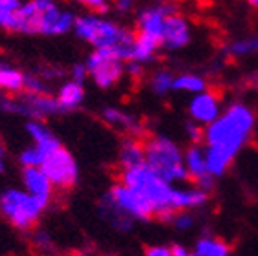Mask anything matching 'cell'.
Here are the masks:
<instances>
[{"label":"cell","mask_w":258,"mask_h":256,"mask_svg":"<svg viewBox=\"0 0 258 256\" xmlns=\"http://www.w3.org/2000/svg\"><path fill=\"white\" fill-rule=\"evenodd\" d=\"M256 115L245 103L234 101L214 123L204 128V148L209 174L218 179L229 170L242 148L253 136Z\"/></svg>","instance_id":"obj_1"},{"label":"cell","mask_w":258,"mask_h":256,"mask_svg":"<svg viewBox=\"0 0 258 256\" xmlns=\"http://www.w3.org/2000/svg\"><path fill=\"white\" fill-rule=\"evenodd\" d=\"M74 31L79 39L86 40L95 49H112L121 62L132 60L136 31L99 15H79L75 19Z\"/></svg>","instance_id":"obj_2"},{"label":"cell","mask_w":258,"mask_h":256,"mask_svg":"<svg viewBox=\"0 0 258 256\" xmlns=\"http://www.w3.org/2000/svg\"><path fill=\"white\" fill-rule=\"evenodd\" d=\"M145 163L169 185L176 187L178 183L190 181V176L183 163V150L176 141L165 136L145 138Z\"/></svg>","instance_id":"obj_3"},{"label":"cell","mask_w":258,"mask_h":256,"mask_svg":"<svg viewBox=\"0 0 258 256\" xmlns=\"http://www.w3.org/2000/svg\"><path fill=\"white\" fill-rule=\"evenodd\" d=\"M50 203L33 198L20 188H8L0 194V214L13 227L28 231L39 222Z\"/></svg>","instance_id":"obj_4"},{"label":"cell","mask_w":258,"mask_h":256,"mask_svg":"<svg viewBox=\"0 0 258 256\" xmlns=\"http://www.w3.org/2000/svg\"><path fill=\"white\" fill-rule=\"evenodd\" d=\"M86 72L103 90L112 88L124 74V62L117 59L112 49H94L85 62Z\"/></svg>","instance_id":"obj_5"},{"label":"cell","mask_w":258,"mask_h":256,"mask_svg":"<svg viewBox=\"0 0 258 256\" xmlns=\"http://www.w3.org/2000/svg\"><path fill=\"white\" fill-rule=\"evenodd\" d=\"M40 170L51 181L53 188H60V190L72 188L77 183V177H79L77 161L64 147H60L59 150H55L48 158H44V161L40 165Z\"/></svg>","instance_id":"obj_6"},{"label":"cell","mask_w":258,"mask_h":256,"mask_svg":"<svg viewBox=\"0 0 258 256\" xmlns=\"http://www.w3.org/2000/svg\"><path fill=\"white\" fill-rule=\"evenodd\" d=\"M104 198L108 200L110 203H114L115 207L123 211L130 220H143V222H149V220H154L152 216V211L147 205L143 198L139 196L138 192L130 190L128 187H124L123 183H115L110 187V190L104 194Z\"/></svg>","instance_id":"obj_7"},{"label":"cell","mask_w":258,"mask_h":256,"mask_svg":"<svg viewBox=\"0 0 258 256\" xmlns=\"http://www.w3.org/2000/svg\"><path fill=\"white\" fill-rule=\"evenodd\" d=\"M176 13V8L174 6H150V8H145L138 17V28H136V33L143 35L147 39L158 42L159 48H161V39H163V26L167 17Z\"/></svg>","instance_id":"obj_8"},{"label":"cell","mask_w":258,"mask_h":256,"mask_svg":"<svg viewBox=\"0 0 258 256\" xmlns=\"http://www.w3.org/2000/svg\"><path fill=\"white\" fill-rule=\"evenodd\" d=\"M189 115L192 119V123L200 124V126H209L211 123H214L216 119L222 115V99L214 90H205L204 94L194 95L190 99L189 106Z\"/></svg>","instance_id":"obj_9"},{"label":"cell","mask_w":258,"mask_h":256,"mask_svg":"<svg viewBox=\"0 0 258 256\" xmlns=\"http://www.w3.org/2000/svg\"><path fill=\"white\" fill-rule=\"evenodd\" d=\"M190 42V24L185 17H181L176 11L167 17L163 26V39H161V48L176 51L181 49Z\"/></svg>","instance_id":"obj_10"},{"label":"cell","mask_w":258,"mask_h":256,"mask_svg":"<svg viewBox=\"0 0 258 256\" xmlns=\"http://www.w3.org/2000/svg\"><path fill=\"white\" fill-rule=\"evenodd\" d=\"M172 256H229L231 254V247L229 243H225L224 240L214 236H202L192 251H189L183 245H174Z\"/></svg>","instance_id":"obj_11"},{"label":"cell","mask_w":258,"mask_h":256,"mask_svg":"<svg viewBox=\"0 0 258 256\" xmlns=\"http://www.w3.org/2000/svg\"><path fill=\"white\" fill-rule=\"evenodd\" d=\"M22 185L28 194L46 203L53 198V185L40 168H22Z\"/></svg>","instance_id":"obj_12"},{"label":"cell","mask_w":258,"mask_h":256,"mask_svg":"<svg viewBox=\"0 0 258 256\" xmlns=\"http://www.w3.org/2000/svg\"><path fill=\"white\" fill-rule=\"evenodd\" d=\"M119 170H130L145 165V138H126L119 150Z\"/></svg>","instance_id":"obj_13"},{"label":"cell","mask_w":258,"mask_h":256,"mask_svg":"<svg viewBox=\"0 0 258 256\" xmlns=\"http://www.w3.org/2000/svg\"><path fill=\"white\" fill-rule=\"evenodd\" d=\"M183 163L192 183H198L204 177L211 176L207 170V154H205L204 145H190L185 148Z\"/></svg>","instance_id":"obj_14"},{"label":"cell","mask_w":258,"mask_h":256,"mask_svg":"<svg viewBox=\"0 0 258 256\" xmlns=\"http://www.w3.org/2000/svg\"><path fill=\"white\" fill-rule=\"evenodd\" d=\"M103 119H104V123H108L110 126L124 130V132H128L132 138H139L141 124H139V121L134 117V115L124 113L123 110H119V108H112V106H108V108L103 110Z\"/></svg>","instance_id":"obj_15"},{"label":"cell","mask_w":258,"mask_h":256,"mask_svg":"<svg viewBox=\"0 0 258 256\" xmlns=\"http://www.w3.org/2000/svg\"><path fill=\"white\" fill-rule=\"evenodd\" d=\"M57 101L64 108V112L77 108L85 101V88H83V84L74 83V81L64 83L59 88V92H57Z\"/></svg>","instance_id":"obj_16"},{"label":"cell","mask_w":258,"mask_h":256,"mask_svg":"<svg viewBox=\"0 0 258 256\" xmlns=\"http://www.w3.org/2000/svg\"><path fill=\"white\" fill-rule=\"evenodd\" d=\"M174 92H187V94H204L205 90H209L207 81L198 74H179L176 75L172 84Z\"/></svg>","instance_id":"obj_17"},{"label":"cell","mask_w":258,"mask_h":256,"mask_svg":"<svg viewBox=\"0 0 258 256\" xmlns=\"http://www.w3.org/2000/svg\"><path fill=\"white\" fill-rule=\"evenodd\" d=\"M26 74L19 72L17 68H10L0 64V90L10 94H22L24 92Z\"/></svg>","instance_id":"obj_18"},{"label":"cell","mask_w":258,"mask_h":256,"mask_svg":"<svg viewBox=\"0 0 258 256\" xmlns=\"http://www.w3.org/2000/svg\"><path fill=\"white\" fill-rule=\"evenodd\" d=\"M22 2L19 0H0V28L6 31H17V11Z\"/></svg>","instance_id":"obj_19"},{"label":"cell","mask_w":258,"mask_h":256,"mask_svg":"<svg viewBox=\"0 0 258 256\" xmlns=\"http://www.w3.org/2000/svg\"><path fill=\"white\" fill-rule=\"evenodd\" d=\"M176 75L170 72V70L163 68L154 72V75L150 77V90L154 92L156 95H167L169 92H172V84Z\"/></svg>","instance_id":"obj_20"},{"label":"cell","mask_w":258,"mask_h":256,"mask_svg":"<svg viewBox=\"0 0 258 256\" xmlns=\"http://www.w3.org/2000/svg\"><path fill=\"white\" fill-rule=\"evenodd\" d=\"M227 53L233 57H249V55L258 53V37H245V39H236L227 44Z\"/></svg>","instance_id":"obj_21"},{"label":"cell","mask_w":258,"mask_h":256,"mask_svg":"<svg viewBox=\"0 0 258 256\" xmlns=\"http://www.w3.org/2000/svg\"><path fill=\"white\" fill-rule=\"evenodd\" d=\"M26 132H28V136L31 138L33 145L42 143V141H46V139H50L55 136V134L51 132V128L46 123H42V121H28V123H26Z\"/></svg>","instance_id":"obj_22"},{"label":"cell","mask_w":258,"mask_h":256,"mask_svg":"<svg viewBox=\"0 0 258 256\" xmlns=\"http://www.w3.org/2000/svg\"><path fill=\"white\" fill-rule=\"evenodd\" d=\"M19 163L22 165V168H40L42 165V156H40L39 148L35 145L26 147L19 156Z\"/></svg>","instance_id":"obj_23"},{"label":"cell","mask_w":258,"mask_h":256,"mask_svg":"<svg viewBox=\"0 0 258 256\" xmlns=\"http://www.w3.org/2000/svg\"><path fill=\"white\" fill-rule=\"evenodd\" d=\"M194 223H196V218H194L192 211H183V212H178V214L172 218V223H170V225H172L176 231H189L190 227H194Z\"/></svg>","instance_id":"obj_24"},{"label":"cell","mask_w":258,"mask_h":256,"mask_svg":"<svg viewBox=\"0 0 258 256\" xmlns=\"http://www.w3.org/2000/svg\"><path fill=\"white\" fill-rule=\"evenodd\" d=\"M83 4L88 8L92 15H99L101 17V13H106V11L110 10L108 2H104V0H85Z\"/></svg>","instance_id":"obj_25"},{"label":"cell","mask_w":258,"mask_h":256,"mask_svg":"<svg viewBox=\"0 0 258 256\" xmlns=\"http://www.w3.org/2000/svg\"><path fill=\"white\" fill-rule=\"evenodd\" d=\"M70 75H72V81H74V83L83 84L86 77H88V72H86L85 64H74V66H72V72H70Z\"/></svg>","instance_id":"obj_26"},{"label":"cell","mask_w":258,"mask_h":256,"mask_svg":"<svg viewBox=\"0 0 258 256\" xmlns=\"http://www.w3.org/2000/svg\"><path fill=\"white\" fill-rule=\"evenodd\" d=\"M145 256H172V249L167 245H149L145 249Z\"/></svg>","instance_id":"obj_27"},{"label":"cell","mask_w":258,"mask_h":256,"mask_svg":"<svg viewBox=\"0 0 258 256\" xmlns=\"http://www.w3.org/2000/svg\"><path fill=\"white\" fill-rule=\"evenodd\" d=\"M130 8H132V4H130V2H115V10H119V11H128Z\"/></svg>","instance_id":"obj_28"},{"label":"cell","mask_w":258,"mask_h":256,"mask_svg":"<svg viewBox=\"0 0 258 256\" xmlns=\"http://www.w3.org/2000/svg\"><path fill=\"white\" fill-rule=\"evenodd\" d=\"M6 168V161H4V148H2V143H0V172H4Z\"/></svg>","instance_id":"obj_29"},{"label":"cell","mask_w":258,"mask_h":256,"mask_svg":"<svg viewBox=\"0 0 258 256\" xmlns=\"http://www.w3.org/2000/svg\"><path fill=\"white\" fill-rule=\"evenodd\" d=\"M4 103H6V97H0V110H4Z\"/></svg>","instance_id":"obj_30"},{"label":"cell","mask_w":258,"mask_h":256,"mask_svg":"<svg viewBox=\"0 0 258 256\" xmlns=\"http://www.w3.org/2000/svg\"><path fill=\"white\" fill-rule=\"evenodd\" d=\"M249 4H251V6H254V8H258V0H251V2H249Z\"/></svg>","instance_id":"obj_31"},{"label":"cell","mask_w":258,"mask_h":256,"mask_svg":"<svg viewBox=\"0 0 258 256\" xmlns=\"http://www.w3.org/2000/svg\"><path fill=\"white\" fill-rule=\"evenodd\" d=\"M254 83H256V86H258V75H256V79H254Z\"/></svg>","instance_id":"obj_32"}]
</instances>
